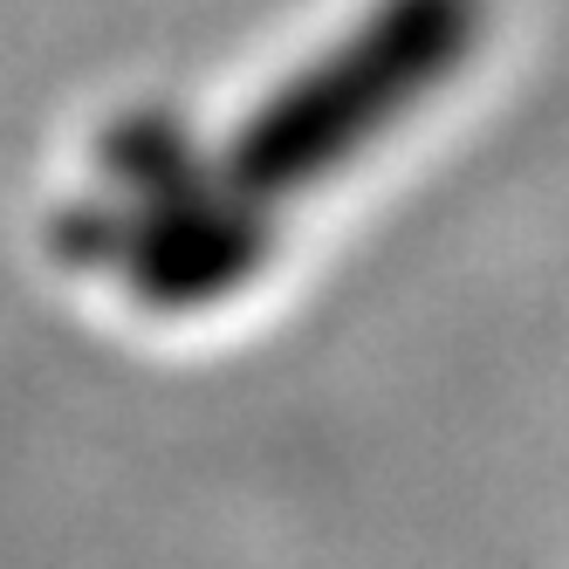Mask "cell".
Returning a JSON list of instances; mask_svg holds the SVG:
<instances>
[{
	"label": "cell",
	"mask_w": 569,
	"mask_h": 569,
	"mask_svg": "<svg viewBox=\"0 0 569 569\" xmlns=\"http://www.w3.org/2000/svg\"><path fill=\"white\" fill-rule=\"evenodd\" d=\"M487 34V0H371L343 42L296 69L274 97L248 110L220 151V179L248 199H289L343 172L363 144L412 117L439 83L473 62Z\"/></svg>",
	"instance_id": "6da1fadb"
},
{
	"label": "cell",
	"mask_w": 569,
	"mask_h": 569,
	"mask_svg": "<svg viewBox=\"0 0 569 569\" xmlns=\"http://www.w3.org/2000/svg\"><path fill=\"white\" fill-rule=\"evenodd\" d=\"M56 254L76 268H110L151 309H207L261 274L274 254V220L261 199L213 172L207 186L158 199H83L56 220Z\"/></svg>",
	"instance_id": "7a4b0ae2"
},
{
	"label": "cell",
	"mask_w": 569,
	"mask_h": 569,
	"mask_svg": "<svg viewBox=\"0 0 569 569\" xmlns=\"http://www.w3.org/2000/svg\"><path fill=\"white\" fill-rule=\"evenodd\" d=\"M103 172L124 199H158V192H186V186H207L213 166L207 151L192 144V131L166 110H138L124 124H110L103 138Z\"/></svg>",
	"instance_id": "3957f363"
}]
</instances>
